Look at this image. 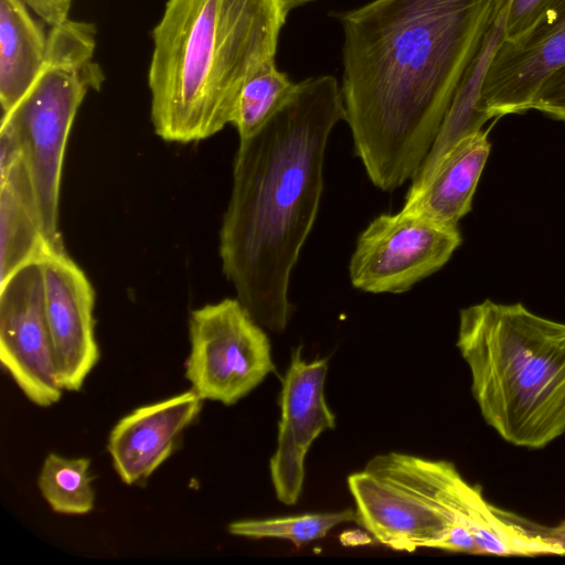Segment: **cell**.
Returning a JSON list of instances; mask_svg holds the SVG:
<instances>
[{
    "label": "cell",
    "instance_id": "6da1fadb",
    "mask_svg": "<svg viewBox=\"0 0 565 565\" xmlns=\"http://www.w3.org/2000/svg\"><path fill=\"white\" fill-rule=\"evenodd\" d=\"M495 0H373L343 31L344 120L372 183L393 191L429 152Z\"/></svg>",
    "mask_w": 565,
    "mask_h": 565
},
{
    "label": "cell",
    "instance_id": "7a4b0ae2",
    "mask_svg": "<svg viewBox=\"0 0 565 565\" xmlns=\"http://www.w3.org/2000/svg\"><path fill=\"white\" fill-rule=\"evenodd\" d=\"M342 119L341 86L319 75L297 83L257 132L239 139L220 231L222 270L252 318L276 333L291 316L290 274L317 217L329 136Z\"/></svg>",
    "mask_w": 565,
    "mask_h": 565
},
{
    "label": "cell",
    "instance_id": "3957f363",
    "mask_svg": "<svg viewBox=\"0 0 565 565\" xmlns=\"http://www.w3.org/2000/svg\"><path fill=\"white\" fill-rule=\"evenodd\" d=\"M288 14L281 0H168L148 71L156 134L186 143L231 124L244 84L275 60Z\"/></svg>",
    "mask_w": 565,
    "mask_h": 565
},
{
    "label": "cell",
    "instance_id": "277c9868",
    "mask_svg": "<svg viewBox=\"0 0 565 565\" xmlns=\"http://www.w3.org/2000/svg\"><path fill=\"white\" fill-rule=\"evenodd\" d=\"M456 345L502 439L540 449L565 434V323L487 299L460 311Z\"/></svg>",
    "mask_w": 565,
    "mask_h": 565
},
{
    "label": "cell",
    "instance_id": "5b68a950",
    "mask_svg": "<svg viewBox=\"0 0 565 565\" xmlns=\"http://www.w3.org/2000/svg\"><path fill=\"white\" fill-rule=\"evenodd\" d=\"M94 23L71 20L52 25L44 65L32 87L1 128L15 139L28 169L44 236L54 253H65L58 230L60 190L66 142L76 113L105 75L94 61Z\"/></svg>",
    "mask_w": 565,
    "mask_h": 565
},
{
    "label": "cell",
    "instance_id": "8992f818",
    "mask_svg": "<svg viewBox=\"0 0 565 565\" xmlns=\"http://www.w3.org/2000/svg\"><path fill=\"white\" fill-rule=\"evenodd\" d=\"M185 377L203 401L231 406L275 371L267 334L232 298L193 310Z\"/></svg>",
    "mask_w": 565,
    "mask_h": 565
},
{
    "label": "cell",
    "instance_id": "52a82bcc",
    "mask_svg": "<svg viewBox=\"0 0 565 565\" xmlns=\"http://www.w3.org/2000/svg\"><path fill=\"white\" fill-rule=\"evenodd\" d=\"M461 244L458 227L403 212L381 214L358 238L349 274L367 292L402 294L439 270Z\"/></svg>",
    "mask_w": 565,
    "mask_h": 565
},
{
    "label": "cell",
    "instance_id": "ba28073f",
    "mask_svg": "<svg viewBox=\"0 0 565 565\" xmlns=\"http://www.w3.org/2000/svg\"><path fill=\"white\" fill-rule=\"evenodd\" d=\"M356 522L398 552L436 548L478 554L461 519L430 498L364 470L348 477Z\"/></svg>",
    "mask_w": 565,
    "mask_h": 565
},
{
    "label": "cell",
    "instance_id": "9c48e42d",
    "mask_svg": "<svg viewBox=\"0 0 565 565\" xmlns=\"http://www.w3.org/2000/svg\"><path fill=\"white\" fill-rule=\"evenodd\" d=\"M0 360L25 397L40 407L63 393L45 311L40 262L0 284Z\"/></svg>",
    "mask_w": 565,
    "mask_h": 565
},
{
    "label": "cell",
    "instance_id": "30bf717a",
    "mask_svg": "<svg viewBox=\"0 0 565 565\" xmlns=\"http://www.w3.org/2000/svg\"><path fill=\"white\" fill-rule=\"evenodd\" d=\"M301 349L292 350L281 381L277 447L269 460L276 498L286 505L299 500L310 446L324 430L335 427V416L324 396L328 360L307 361Z\"/></svg>",
    "mask_w": 565,
    "mask_h": 565
},
{
    "label": "cell",
    "instance_id": "8fae6325",
    "mask_svg": "<svg viewBox=\"0 0 565 565\" xmlns=\"http://www.w3.org/2000/svg\"><path fill=\"white\" fill-rule=\"evenodd\" d=\"M40 264L58 381L64 391L76 392L99 361L94 289L66 252L50 253Z\"/></svg>",
    "mask_w": 565,
    "mask_h": 565
},
{
    "label": "cell",
    "instance_id": "7c38bea8",
    "mask_svg": "<svg viewBox=\"0 0 565 565\" xmlns=\"http://www.w3.org/2000/svg\"><path fill=\"white\" fill-rule=\"evenodd\" d=\"M565 63V0H551L535 26L516 42L501 44L479 102L488 119L531 109L542 82Z\"/></svg>",
    "mask_w": 565,
    "mask_h": 565
},
{
    "label": "cell",
    "instance_id": "4fadbf2b",
    "mask_svg": "<svg viewBox=\"0 0 565 565\" xmlns=\"http://www.w3.org/2000/svg\"><path fill=\"white\" fill-rule=\"evenodd\" d=\"M202 401L190 390L140 406L116 423L107 449L124 483L146 480L171 456L183 430L201 412Z\"/></svg>",
    "mask_w": 565,
    "mask_h": 565
},
{
    "label": "cell",
    "instance_id": "5bb4252c",
    "mask_svg": "<svg viewBox=\"0 0 565 565\" xmlns=\"http://www.w3.org/2000/svg\"><path fill=\"white\" fill-rule=\"evenodd\" d=\"M490 150L488 131L482 129L459 140L422 184L409 188L402 211L457 227L471 210Z\"/></svg>",
    "mask_w": 565,
    "mask_h": 565
},
{
    "label": "cell",
    "instance_id": "9a60e30c",
    "mask_svg": "<svg viewBox=\"0 0 565 565\" xmlns=\"http://www.w3.org/2000/svg\"><path fill=\"white\" fill-rule=\"evenodd\" d=\"M0 280L54 253L43 233L22 156L0 160Z\"/></svg>",
    "mask_w": 565,
    "mask_h": 565
},
{
    "label": "cell",
    "instance_id": "2e32d148",
    "mask_svg": "<svg viewBox=\"0 0 565 565\" xmlns=\"http://www.w3.org/2000/svg\"><path fill=\"white\" fill-rule=\"evenodd\" d=\"M511 0H495L484 35L465 71L438 135L417 170L427 178L445 154L462 138L482 129L488 119L479 110L481 89L492 60L505 40V24Z\"/></svg>",
    "mask_w": 565,
    "mask_h": 565
},
{
    "label": "cell",
    "instance_id": "e0dca14e",
    "mask_svg": "<svg viewBox=\"0 0 565 565\" xmlns=\"http://www.w3.org/2000/svg\"><path fill=\"white\" fill-rule=\"evenodd\" d=\"M47 34L23 0H0V103L11 111L32 87L45 62Z\"/></svg>",
    "mask_w": 565,
    "mask_h": 565
},
{
    "label": "cell",
    "instance_id": "ac0fdd59",
    "mask_svg": "<svg viewBox=\"0 0 565 565\" xmlns=\"http://www.w3.org/2000/svg\"><path fill=\"white\" fill-rule=\"evenodd\" d=\"M297 83L277 68L275 60L263 64L244 84L231 124L239 139L257 132L292 96Z\"/></svg>",
    "mask_w": 565,
    "mask_h": 565
},
{
    "label": "cell",
    "instance_id": "d6986e66",
    "mask_svg": "<svg viewBox=\"0 0 565 565\" xmlns=\"http://www.w3.org/2000/svg\"><path fill=\"white\" fill-rule=\"evenodd\" d=\"M89 467L90 459L85 457L65 458L54 452L45 457L38 486L53 511L82 515L94 509L95 492Z\"/></svg>",
    "mask_w": 565,
    "mask_h": 565
},
{
    "label": "cell",
    "instance_id": "ffe728a7",
    "mask_svg": "<svg viewBox=\"0 0 565 565\" xmlns=\"http://www.w3.org/2000/svg\"><path fill=\"white\" fill-rule=\"evenodd\" d=\"M356 511L345 509L337 512L307 513L284 518L239 520L228 525L232 535L249 539H279L296 546L323 539L341 523L356 522Z\"/></svg>",
    "mask_w": 565,
    "mask_h": 565
},
{
    "label": "cell",
    "instance_id": "44dd1931",
    "mask_svg": "<svg viewBox=\"0 0 565 565\" xmlns=\"http://www.w3.org/2000/svg\"><path fill=\"white\" fill-rule=\"evenodd\" d=\"M531 109L565 121V63L542 82L533 97Z\"/></svg>",
    "mask_w": 565,
    "mask_h": 565
},
{
    "label": "cell",
    "instance_id": "7402d4cb",
    "mask_svg": "<svg viewBox=\"0 0 565 565\" xmlns=\"http://www.w3.org/2000/svg\"><path fill=\"white\" fill-rule=\"evenodd\" d=\"M551 0H511L505 42H516L526 35L540 21Z\"/></svg>",
    "mask_w": 565,
    "mask_h": 565
},
{
    "label": "cell",
    "instance_id": "603a6c76",
    "mask_svg": "<svg viewBox=\"0 0 565 565\" xmlns=\"http://www.w3.org/2000/svg\"><path fill=\"white\" fill-rule=\"evenodd\" d=\"M45 23L58 24L68 19L73 0H23Z\"/></svg>",
    "mask_w": 565,
    "mask_h": 565
},
{
    "label": "cell",
    "instance_id": "cb8c5ba5",
    "mask_svg": "<svg viewBox=\"0 0 565 565\" xmlns=\"http://www.w3.org/2000/svg\"><path fill=\"white\" fill-rule=\"evenodd\" d=\"M547 533L565 548V521L554 527H547Z\"/></svg>",
    "mask_w": 565,
    "mask_h": 565
},
{
    "label": "cell",
    "instance_id": "d4e9b609",
    "mask_svg": "<svg viewBox=\"0 0 565 565\" xmlns=\"http://www.w3.org/2000/svg\"><path fill=\"white\" fill-rule=\"evenodd\" d=\"M286 10L290 12L291 10L301 7L308 2L315 1V0H281Z\"/></svg>",
    "mask_w": 565,
    "mask_h": 565
}]
</instances>
